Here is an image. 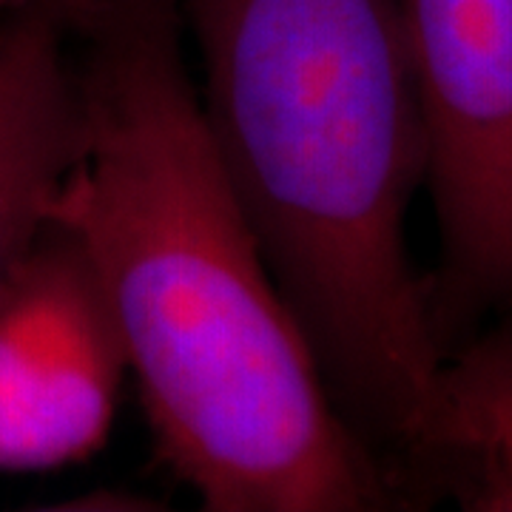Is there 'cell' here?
Masks as SVG:
<instances>
[{"label":"cell","instance_id":"7a4b0ae2","mask_svg":"<svg viewBox=\"0 0 512 512\" xmlns=\"http://www.w3.org/2000/svg\"><path fill=\"white\" fill-rule=\"evenodd\" d=\"M202 114L339 413L399 476L444 365L407 214L427 140L399 0H180Z\"/></svg>","mask_w":512,"mask_h":512},{"label":"cell","instance_id":"8992f818","mask_svg":"<svg viewBox=\"0 0 512 512\" xmlns=\"http://www.w3.org/2000/svg\"><path fill=\"white\" fill-rule=\"evenodd\" d=\"M399 476L410 501L512 512V313L444 356Z\"/></svg>","mask_w":512,"mask_h":512},{"label":"cell","instance_id":"6da1fadb","mask_svg":"<svg viewBox=\"0 0 512 512\" xmlns=\"http://www.w3.org/2000/svg\"><path fill=\"white\" fill-rule=\"evenodd\" d=\"M86 146L52 205L92 256L154 450L208 512L413 507L330 396L202 114L180 0H77Z\"/></svg>","mask_w":512,"mask_h":512},{"label":"cell","instance_id":"3957f363","mask_svg":"<svg viewBox=\"0 0 512 512\" xmlns=\"http://www.w3.org/2000/svg\"><path fill=\"white\" fill-rule=\"evenodd\" d=\"M427 140L444 353L512 313V0H399Z\"/></svg>","mask_w":512,"mask_h":512},{"label":"cell","instance_id":"52a82bcc","mask_svg":"<svg viewBox=\"0 0 512 512\" xmlns=\"http://www.w3.org/2000/svg\"><path fill=\"white\" fill-rule=\"evenodd\" d=\"M23 3H26V0H0V18H3V15H9L12 9L23 6Z\"/></svg>","mask_w":512,"mask_h":512},{"label":"cell","instance_id":"277c9868","mask_svg":"<svg viewBox=\"0 0 512 512\" xmlns=\"http://www.w3.org/2000/svg\"><path fill=\"white\" fill-rule=\"evenodd\" d=\"M128 373L92 256L49 217L0 276V473L57 470L103 450Z\"/></svg>","mask_w":512,"mask_h":512},{"label":"cell","instance_id":"5b68a950","mask_svg":"<svg viewBox=\"0 0 512 512\" xmlns=\"http://www.w3.org/2000/svg\"><path fill=\"white\" fill-rule=\"evenodd\" d=\"M74 12L77 0H26L0 18V276L49 222L83 157Z\"/></svg>","mask_w":512,"mask_h":512}]
</instances>
